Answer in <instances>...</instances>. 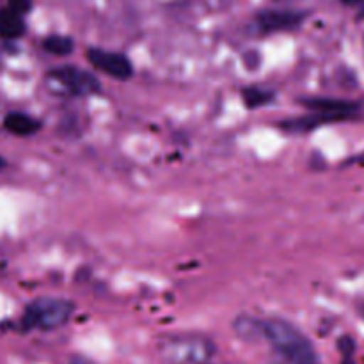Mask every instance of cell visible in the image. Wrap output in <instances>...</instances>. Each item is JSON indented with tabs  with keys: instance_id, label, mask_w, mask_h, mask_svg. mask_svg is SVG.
Segmentation results:
<instances>
[{
	"instance_id": "obj_1",
	"label": "cell",
	"mask_w": 364,
	"mask_h": 364,
	"mask_svg": "<svg viewBox=\"0 0 364 364\" xmlns=\"http://www.w3.org/2000/svg\"><path fill=\"white\" fill-rule=\"evenodd\" d=\"M263 333H265V341L272 345L274 352L283 355L291 364H318V358L311 343L287 320H263Z\"/></svg>"
},
{
	"instance_id": "obj_2",
	"label": "cell",
	"mask_w": 364,
	"mask_h": 364,
	"mask_svg": "<svg viewBox=\"0 0 364 364\" xmlns=\"http://www.w3.org/2000/svg\"><path fill=\"white\" fill-rule=\"evenodd\" d=\"M215 352V343L201 334H169L156 341V354L167 364H206Z\"/></svg>"
},
{
	"instance_id": "obj_3",
	"label": "cell",
	"mask_w": 364,
	"mask_h": 364,
	"mask_svg": "<svg viewBox=\"0 0 364 364\" xmlns=\"http://www.w3.org/2000/svg\"><path fill=\"white\" fill-rule=\"evenodd\" d=\"M75 304L71 301L55 297H43L27 306V309L23 313V318H21V326L27 331L59 329V327H63L71 318Z\"/></svg>"
},
{
	"instance_id": "obj_4",
	"label": "cell",
	"mask_w": 364,
	"mask_h": 364,
	"mask_svg": "<svg viewBox=\"0 0 364 364\" xmlns=\"http://www.w3.org/2000/svg\"><path fill=\"white\" fill-rule=\"evenodd\" d=\"M52 87L60 89L64 92H70V95L77 96H89L100 92V82L96 80L95 75L89 73V71L80 70L77 66H60L55 68L48 73L46 77Z\"/></svg>"
},
{
	"instance_id": "obj_5",
	"label": "cell",
	"mask_w": 364,
	"mask_h": 364,
	"mask_svg": "<svg viewBox=\"0 0 364 364\" xmlns=\"http://www.w3.org/2000/svg\"><path fill=\"white\" fill-rule=\"evenodd\" d=\"M87 59L96 70L102 73L109 75V77L117 78V80H128L134 73L130 59L119 52H109V50L102 48H89Z\"/></svg>"
},
{
	"instance_id": "obj_6",
	"label": "cell",
	"mask_w": 364,
	"mask_h": 364,
	"mask_svg": "<svg viewBox=\"0 0 364 364\" xmlns=\"http://www.w3.org/2000/svg\"><path fill=\"white\" fill-rule=\"evenodd\" d=\"M304 14L297 11H263L258 16V25L265 32L290 31L301 25Z\"/></svg>"
},
{
	"instance_id": "obj_7",
	"label": "cell",
	"mask_w": 364,
	"mask_h": 364,
	"mask_svg": "<svg viewBox=\"0 0 364 364\" xmlns=\"http://www.w3.org/2000/svg\"><path fill=\"white\" fill-rule=\"evenodd\" d=\"M304 105L313 112L329 116L334 121H343L358 112V105L350 102H338V100H306Z\"/></svg>"
},
{
	"instance_id": "obj_8",
	"label": "cell",
	"mask_w": 364,
	"mask_h": 364,
	"mask_svg": "<svg viewBox=\"0 0 364 364\" xmlns=\"http://www.w3.org/2000/svg\"><path fill=\"white\" fill-rule=\"evenodd\" d=\"M233 331L240 340L258 343L265 341V333H263V320L255 318V316L242 315L233 322Z\"/></svg>"
},
{
	"instance_id": "obj_9",
	"label": "cell",
	"mask_w": 364,
	"mask_h": 364,
	"mask_svg": "<svg viewBox=\"0 0 364 364\" xmlns=\"http://www.w3.org/2000/svg\"><path fill=\"white\" fill-rule=\"evenodd\" d=\"M4 128L13 135L27 137V135L36 134L41 128V124H39L38 119L23 112H11L4 117Z\"/></svg>"
},
{
	"instance_id": "obj_10",
	"label": "cell",
	"mask_w": 364,
	"mask_h": 364,
	"mask_svg": "<svg viewBox=\"0 0 364 364\" xmlns=\"http://www.w3.org/2000/svg\"><path fill=\"white\" fill-rule=\"evenodd\" d=\"M25 21L20 13L13 11L11 7L0 9V38L16 39L23 36Z\"/></svg>"
},
{
	"instance_id": "obj_11",
	"label": "cell",
	"mask_w": 364,
	"mask_h": 364,
	"mask_svg": "<svg viewBox=\"0 0 364 364\" xmlns=\"http://www.w3.org/2000/svg\"><path fill=\"white\" fill-rule=\"evenodd\" d=\"M43 48L53 55H70L75 48V43L68 36H48L43 41Z\"/></svg>"
},
{
	"instance_id": "obj_12",
	"label": "cell",
	"mask_w": 364,
	"mask_h": 364,
	"mask_svg": "<svg viewBox=\"0 0 364 364\" xmlns=\"http://www.w3.org/2000/svg\"><path fill=\"white\" fill-rule=\"evenodd\" d=\"M244 100L247 103V107L251 109H258V107L265 105L272 100V92L265 91V89H258V87H251L245 89L244 91Z\"/></svg>"
},
{
	"instance_id": "obj_13",
	"label": "cell",
	"mask_w": 364,
	"mask_h": 364,
	"mask_svg": "<svg viewBox=\"0 0 364 364\" xmlns=\"http://www.w3.org/2000/svg\"><path fill=\"white\" fill-rule=\"evenodd\" d=\"M9 7L16 13L25 14L32 9V0H9Z\"/></svg>"
},
{
	"instance_id": "obj_14",
	"label": "cell",
	"mask_w": 364,
	"mask_h": 364,
	"mask_svg": "<svg viewBox=\"0 0 364 364\" xmlns=\"http://www.w3.org/2000/svg\"><path fill=\"white\" fill-rule=\"evenodd\" d=\"M345 4H350V6H354V4H359V2H363V0H343Z\"/></svg>"
},
{
	"instance_id": "obj_15",
	"label": "cell",
	"mask_w": 364,
	"mask_h": 364,
	"mask_svg": "<svg viewBox=\"0 0 364 364\" xmlns=\"http://www.w3.org/2000/svg\"><path fill=\"white\" fill-rule=\"evenodd\" d=\"M4 166H6V162H4V159H2V156H0V169H2Z\"/></svg>"
},
{
	"instance_id": "obj_16",
	"label": "cell",
	"mask_w": 364,
	"mask_h": 364,
	"mask_svg": "<svg viewBox=\"0 0 364 364\" xmlns=\"http://www.w3.org/2000/svg\"><path fill=\"white\" fill-rule=\"evenodd\" d=\"M206 364H208V363H206Z\"/></svg>"
}]
</instances>
